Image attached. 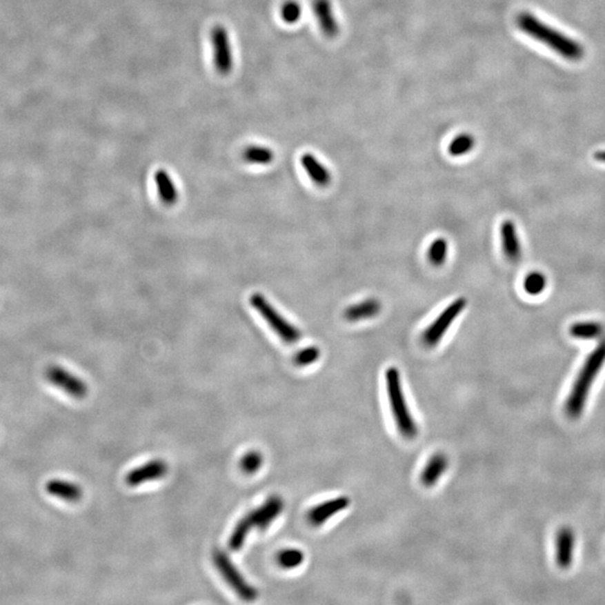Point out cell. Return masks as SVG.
Wrapping results in <instances>:
<instances>
[{
    "instance_id": "52a82bcc",
    "label": "cell",
    "mask_w": 605,
    "mask_h": 605,
    "mask_svg": "<svg viewBox=\"0 0 605 605\" xmlns=\"http://www.w3.org/2000/svg\"><path fill=\"white\" fill-rule=\"evenodd\" d=\"M45 377L50 384L60 388L61 390L64 391L73 398L82 399L88 395L89 388H88L87 384L82 379L75 376L73 373H70L64 368L59 367V366H51L45 371Z\"/></svg>"
},
{
    "instance_id": "44dd1931",
    "label": "cell",
    "mask_w": 605,
    "mask_h": 605,
    "mask_svg": "<svg viewBox=\"0 0 605 605\" xmlns=\"http://www.w3.org/2000/svg\"><path fill=\"white\" fill-rule=\"evenodd\" d=\"M242 158L249 164L268 165L274 161L275 154L269 147L252 145L242 152Z\"/></svg>"
},
{
    "instance_id": "d6986e66",
    "label": "cell",
    "mask_w": 605,
    "mask_h": 605,
    "mask_svg": "<svg viewBox=\"0 0 605 605\" xmlns=\"http://www.w3.org/2000/svg\"><path fill=\"white\" fill-rule=\"evenodd\" d=\"M154 181L157 188L158 197L163 204L166 206H174L179 200V191L173 179H170V174L166 170H158L154 174Z\"/></svg>"
},
{
    "instance_id": "2e32d148",
    "label": "cell",
    "mask_w": 605,
    "mask_h": 605,
    "mask_svg": "<svg viewBox=\"0 0 605 605\" xmlns=\"http://www.w3.org/2000/svg\"><path fill=\"white\" fill-rule=\"evenodd\" d=\"M45 490L48 495H53L55 498L62 499L68 502H78L83 495V491L81 486L69 481L53 479L45 484Z\"/></svg>"
},
{
    "instance_id": "277c9868",
    "label": "cell",
    "mask_w": 605,
    "mask_h": 605,
    "mask_svg": "<svg viewBox=\"0 0 605 605\" xmlns=\"http://www.w3.org/2000/svg\"><path fill=\"white\" fill-rule=\"evenodd\" d=\"M250 304L255 310L258 312L264 321L269 325L278 337H281L284 342L295 343L301 339V333L295 325L288 322L279 312H278L265 296L259 292H255L250 296Z\"/></svg>"
},
{
    "instance_id": "30bf717a",
    "label": "cell",
    "mask_w": 605,
    "mask_h": 605,
    "mask_svg": "<svg viewBox=\"0 0 605 605\" xmlns=\"http://www.w3.org/2000/svg\"><path fill=\"white\" fill-rule=\"evenodd\" d=\"M283 510V499L279 495H272L266 500L265 504L261 507L249 513L247 517L250 520L252 527H257L260 530H265L274 520L277 519Z\"/></svg>"
},
{
    "instance_id": "8992f818",
    "label": "cell",
    "mask_w": 605,
    "mask_h": 605,
    "mask_svg": "<svg viewBox=\"0 0 605 605\" xmlns=\"http://www.w3.org/2000/svg\"><path fill=\"white\" fill-rule=\"evenodd\" d=\"M466 304H468V301L464 297H459V299H455L453 303H450L437 316V319L423 332L421 341H423L424 346H427V348H435L441 342L445 333L448 331V328L455 321L456 317L465 310Z\"/></svg>"
},
{
    "instance_id": "9a60e30c",
    "label": "cell",
    "mask_w": 605,
    "mask_h": 605,
    "mask_svg": "<svg viewBox=\"0 0 605 605\" xmlns=\"http://www.w3.org/2000/svg\"><path fill=\"white\" fill-rule=\"evenodd\" d=\"M381 303L377 299H367L357 304L346 307L344 319L349 322H360L364 319H373L381 312Z\"/></svg>"
},
{
    "instance_id": "7a4b0ae2",
    "label": "cell",
    "mask_w": 605,
    "mask_h": 605,
    "mask_svg": "<svg viewBox=\"0 0 605 605\" xmlns=\"http://www.w3.org/2000/svg\"><path fill=\"white\" fill-rule=\"evenodd\" d=\"M605 364V340L591 352L585 360L583 367L579 370L577 378L572 387L570 396L567 398L566 413L571 417H577L584 410L585 404L590 394L594 380L599 376Z\"/></svg>"
},
{
    "instance_id": "ba28073f",
    "label": "cell",
    "mask_w": 605,
    "mask_h": 605,
    "mask_svg": "<svg viewBox=\"0 0 605 605\" xmlns=\"http://www.w3.org/2000/svg\"><path fill=\"white\" fill-rule=\"evenodd\" d=\"M211 39L215 51V69L221 75H230L233 68V57L227 30L221 25L215 26L212 30Z\"/></svg>"
},
{
    "instance_id": "83f0119b",
    "label": "cell",
    "mask_w": 605,
    "mask_h": 605,
    "mask_svg": "<svg viewBox=\"0 0 605 605\" xmlns=\"http://www.w3.org/2000/svg\"><path fill=\"white\" fill-rule=\"evenodd\" d=\"M319 357H321V351L317 346H308L296 353L294 357V364L297 367H307L315 364Z\"/></svg>"
},
{
    "instance_id": "7402d4cb",
    "label": "cell",
    "mask_w": 605,
    "mask_h": 605,
    "mask_svg": "<svg viewBox=\"0 0 605 605\" xmlns=\"http://www.w3.org/2000/svg\"><path fill=\"white\" fill-rule=\"evenodd\" d=\"M475 146V138L473 135L463 132L454 137L448 143V154L453 157L464 156L473 150Z\"/></svg>"
},
{
    "instance_id": "9c48e42d",
    "label": "cell",
    "mask_w": 605,
    "mask_h": 605,
    "mask_svg": "<svg viewBox=\"0 0 605 605\" xmlns=\"http://www.w3.org/2000/svg\"><path fill=\"white\" fill-rule=\"evenodd\" d=\"M350 499L344 495L324 501L322 504H317L307 513V520L314 527H319L324 522H328L332 517L337 513H342L343 510L348 509L350 506Z\"/></svg>"
},
{
    "instance_id": "f1b7e54d",
    "label": "cell",
    "mask_w": 605,
    "mask_h": 605,
    "mask_svg": "<svg viewBox=\"0 0 605 605\" xmlns=\"http://www.w3.org/2000/svg\"><path fill=\"white\" fill-rule=\"evenodd\" d=\"M263 462V455H261L258 450H250V452H248V453L242 457L240 466H241V470L245 472V473L254 474L261 468Z\"/></svg>"
},
{
    "instance_id": "4fadbf2b",
    "label": "cell",
    "mask_w": 605,
    "mask_h": 605,
    "mask_svg": "<svg viewBox=\"0 0 605 605\" xmlns=\"http://www.w3.org/2000/svg\"><path fill=\"white\" fill-rule=\"evenodd\" d=\"M501 245L504 256L511 263H517L522 258V244L519 240L516 224L506 220L500 228Z\"/></svg>"
},
{
    "instance_id": "5b68a950",
    "label": "cell",
    "mask_w": 605,
    "mask_h": 605,
    "mask_svg": "<svg viewBox=\"0 0 605 605\" xmlns=\"http://www.w3.org/2000/svg\"><path fill=\"white\" fill-rule=\"evenodd\" d=\"M213 562H215V565L224 577V581L227 582L239 597L248 602L256 599L257 595H258L256 588H252L244 579V576L237 570V567L233 565L232 562L230 561V558L228 557L226 553L222 552L220 549H215V553H213Z\"/></svg>"
},
{
    "instance_id": "cb8c5ba5",
    "label": "cell",
    "mask_w": 605,
    "mask_h": 605,
    "mask_svg": "<svg viewBox=\"0 0 605 605\" xmlns=\"http://www.w3.org/2000/svg\"><path fill=\"white\" fill-rule=\"evenodd\" d=\"M448 244L446 241V239L439 238L430 244V249H428V252H427V257H428V260H430V263L433 266L441 267L448 259Z\"/></svg>"
},
{
    "instance_id": "f546056e",
    "label": "cell",
    "mask_w": 605,
    "mask_h": 605,
    "mask_svg": "<svg viewBox=\"0 0 605 605\" xmlns=\"http://www.w3.org/2000/svg\"><path fill=\"white\" fill-rule=\"evenodd\" d=\"M594 158H595V161L605 164V150H599V152H595Z\"/></svg>"
},
{
    "instance_id": "ac0fdd59",
    "label": "cell",
    "mask_w": 605,
    "mask_h": 605,
    "mask_svg": "<svg viewBox=\"0 0 605 605\" xmlns=\"http://www.w3.org/2000/svg\"><path fill=\"white\" fill-rule=\"evenodd\" d=\"M574 546L575 538L573 531L568 528H564L556 538V561L559 566L565 568L572 564Z\"/></svg>"
},
{
    "instance_id": "3957f363",
    "label": "cell",
    "mask_w": 605,
    "mask_h": 605,
    "mask_svg": "<svg viewBox=\"0 0 605 605\" xmlns=\"http://www.w3.org/2000/svg\"><path fill=\"white\" fill-rule=\"evenodd\" d=\"M385 377L388 400L397 428L405 439H415L418 434L417 424L406 403L399 370L395 367L388 368Z\"/></svg>"
},
{
    "instance_id": "6da1fadb",
    "label": "cell",
    "mask_w": 605,
    "mask_h": 605,
    "mask_svg": "<svg viewBox=\"0 0 605 605\" xmlns=\"http://www.w3.org/2000/svg\"><path fill=\"white\" fill-rule=\"evenodd\" d=\"M517 26L522 33L546 45L564 60L579 62L584 57V48L581 43L555 30L530 12H522L517 17Z\"/></svg>"
},
{
    "instance_id": "7c38bea8",
    "label": "cell",
    "mask_w": 605,
    "mask_h": 605,
    "mask_svg": "<svg viewBox=\"0 0 605 605\" xmlns=\"http://www.w3.org/2000/svg\"><path fill=\"white\" fill-rule=\"evenodd\" d=\"M167 470L168 466L163 459H152L129 472L126 477V483L130 486H137L148 481L157 480L164 477Z\"/></svg>"
},
{
    "instance_id": "8fae6325",
    "label": "cell",
    "mask_w": 605,
    "mask_h": 605,
    "mask_svg": "<svg viewBox=\"0 0 605 605\" xmlns=\"http://www.w3.org/2000/svg\"><path fill=\"white\" fill-rule=\"evenodd\" d=\"M313 12L319 28L328 39L339 36L340 24L334 16L331 0H313Z\"/></svg>"
},
{
    "instance_id": "603a6c76",
    "label": "cell",
    "mask_w": 605,
    "mask_h": 605,
    "mask_svg": "<svg viewBox=\"0 0 605 605\" xmlns=\"http://www.w3.org/2000/svg\"><path fill=\"white\" fill-rule=\"evenodd\" d=\"M524 290L528 295L539 296L547 287V278L540 272H531L524 278Z\"/></svg>"
},
{
    "instance_id": "484cf974",
    "label": "cell",
    "mask_w": 605,
    "mask_h": 605,
    "mask_svg": "<svg viewBox=\"0 0 605 605\" xmlns=\"http://www.w3.org/2000/svg\"><path fill=\"white\" fill-rule=\"evenodd\" d=\"M251 528L254 527L251 525L250 520L248 519V517L246 516L245 518H242L237 524L236 528L233 529L232 535L230 537V548L232 549V551H239V549L241 548L244 544H245L246 538H247L249 531L251 530Z\"/></svg>"
},
{
    "instance_id": "e0dca14e",
    "label": "cell",
    "mask_w": 605,
    "mask_h": 605,
    "mask_svg": "<svg viewBox=\"0 0 605 605\" xmlns=\"http://www.w3.org/2000/svg\"><path fill=\"white\" fill-rule=\"evenodd\" d=\"M448 468V456L443 453L434 454V455L428 459V462L423 468L421 474V481L424 486H435L439 482L442 475L446 472Z\"/></svg>"
},
{
    "instance_id": "d4e9b609",
    "label": "cell",
    "mask_w": 605,
    "mask_h": 605,
    "mask_svg": "<svg viewBox=\"0 0 605 605\" xmlns=\"http://www.w3.org/2000/svg\"><path fill=\"white\" fill-rule=\"evenodd\" d=\"M305 555L301 549L287 548L277 555V562L285 570H294L304 563Z\"/></svg>"
},
{
    "instance_id": "5bb4252c",
    "label": "cell",
    "mask_w": 605,
    "mask_h": 605,
    "mask_svg": "<svg viewBox=\"0 0 605 605\" xmlns=\"http://www.w3.org/2000/svg\"><path fill=\"white\" fill-rule=\"evenodd\" d=\"M301 166L314 184L319 188H326L332 181L331 172L310 152H305L301 157Z\"/></svg>"
},
{
    "instance_id": "ffe728a7",
    "label": "cell",
    "mask_w": 605,
    "mask_h": 605,
    "mask_svg": "<svg viewBox=\"0 0 605 605\" xmlns=\"http://www.w3.org/2000/svg\"><path fill=\"white\" fill-rule=\"evenodd\" d=\"M570 333L573 337L579 340H597L604 333L603 325L594 321L574 323L571 326Z\"/></svg>"
},
{
    "instance_id": "4316f807",
    "label": "cell",
    "mask_w": 605,
    "mask_h": 605,
    "mask_svg": "<svg viewBox=\"0 0 605 605\" xmlns=\"http://www.w3.org/2000/svg\"><path fill=\"white\" fill-rule=\"evenodd\" d=\"M281 16L286 24H296L301 18V6L296 0H287L283 3Z\"/></svg>"
}]
</instances>
